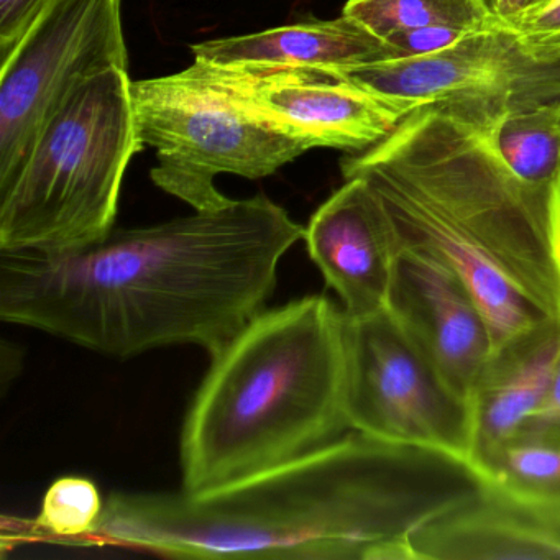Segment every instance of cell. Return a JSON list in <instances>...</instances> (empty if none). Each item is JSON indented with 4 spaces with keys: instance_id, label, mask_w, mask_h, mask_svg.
<instances>
[{
    "instance_id": "d4e9b609",
    "label": "cell",
    "mask_w": 560,
    "mask_h": 560,
    "mask_svg": "<svg viewBox=\"0 0 560 560\" xmlns=\"http://www.w3.org/2000/svg\"><path fill=\"white\" fill-rule=\"evenodd\" d=\"M547 2H549V0H534L533 8H530L529 11H533V9L540 8V5L547 4ZM529 11H527V12H529ZM524 14H526V12H524ZM520 18H521V15H520Z\"/></svg>"
},
{
    "instance_id": "7402d4cb",
    "label": "cell",
    "mask_w": 560,
    "mask_h": 560,
    "mask_svg": "<svg viewBox=\"0 0 560 560\" xmlns=\"http://www.w3.org/2000/svg\"><path fill=\"white\" fill-rule=\"evenodd\" d=\"M524 429L560 432V352L557 355L552 375H550L546 396H544L536 415ZM524 429H521V431H524Z\"/></svg>"
},
{
    "instance_id": "30bf717a",
    "label": "cell",
    "mask_w": 560,
    "mask_h": 560,
    "mask_svg": "<svg viewBox=\"0 0 560 560\" xmlns=\"http://www.w3.org/2000/svg\"><path fill=\"white\" fill-rule=\"evenodd\" d=\"M195 63L244 109L306 150L365 152L405 119L369 91L326 71Z\"/></svg>"
},
{
    "instance_id": "52a82bcc",
    "label": "cell",
    "mask_w": 560,
    "mask_h": 560,
    "mask_svg": "<svg viewBox=\"0 0 560 560\" xmlns=\"http://www.w3.org/2000/svg\"><path fill=\"white\" fill-rule=\"evenodd\" d=\"M332 74L405 117L434 107L485 133L504 114L560 100V37L497 24L434 54Z\"/></svg>"
},
{
    "instance_id": "ac0fdd59",
    "label": "cell",
    "mask_w": 560,
    "mask_h": 560,
    "mask_svg": "<svg viewBox=\"0 0 560 560\" xmlns=\"http://www.w3.org/2000/svg\"><path fill=\"white\" fill-rule=\"evenodd\" d=\"M342 14L385 42L418 28L474 32L503 24L488 11L483 0H347Z\"/></svg>"
},
{
    "instance_id": "9a60e30c",
    "label": "cell",
    "mask_w": 560,
    "mask_h": 560,
    "mask_svg": "<svg viewBox=\"0 0 560 560\" xmlns=\"http://www.w3.org/2000/svg\"><path fill=\"white\" fill-rule=\"evenodd\" d=\"M195 61L215 67L352 70L402 58L401 51L342 14L334 21H310L260 34L219 38L192 45Z\"/></svg>"
},
{
    "instance_id": "4fadbf2b",
    "label": "cell",
    "mask_w": 560,
    "mask_h": 560,
    "mask_svg": "<svg viewBox=\"0 0 560 560\" xmlns=\"http://www.w3.org/2000/svg\"><path fill=\"white\" fill-rule=\"evenodd\" d=\"M412 560L560 559V520L487 487L425 521Z\"/></svg>"
},
{
    "instance_id": "cb8c5ba5",
    "label": "cell",
    "mask_w": 560,
    "mask_h": 560,
    "mask_svg": "<svg viewBox=\"0 0 560 560\" xmlns=\"http://www.w3.org/2000/svg\"><path fill=\"white\" fill-rule=\"evenodd\" d=\"M483 4L498 21L510 25L533 8L534 0H483Z\"/></svg>"
},
{
    "instance_id": "d6986e66",
    "label": "cell",
    "mask_w": 560,
    "mask_h": 560,
    "mask_svg": "<svg viewBox=\"0 0 560 560\" xmlns=\"http://www.w3.org/2000/svg\"><path fill=\"white\" fill-rule=\"evenodd\" d=\"M103 511V498L90 478H58L45 493L34 527L50 539L80 544L93 533Z\"/></svg>"
},
{
    "instance_id": "603a6c76",
    "label": "cell",
    "mask_w": 560,
    "mask_h": 560,
    "mask_svg": "<svg viewBox=\"0 0 560 560\" xmlns=\"http://www.w3.org/2000/svg\"><path fill=\"white\" fill-rule=\"evenodd\" d=\"M510 25L529 34L560 37V0H549L547 4L526 12Z\"/></svg>"
},
{
    "instance_id": "277c9868",
    "label": "cell",
    "mask_w": 560,
    "mask_h": 560,
    "mask_svg": "<svg viewBox=\"0 0 560 560\" xmlns=\"http://www.w3.org/2000/svg\"><path fill=\"white\" fill-rule=\"evenodd\" d=\"M346 314L324 296L261 311L218 355L182 435L183 491L206 493L346 435Z\"/></svg>"
},
{
    "instance_id": "ba28073f",
    "label": "cell",
    "mask_w": 560,
    "mask_h": 560,
    "mask_svg": "<svg viewBox=\"0 0 560 560\" xmlns=\"http://www.w3.org/2000/svg\"><path fill=\"white\" fill-rule=\"evenodd\" d=\"M343 353V402L352 431L470 462V401L386 307L369 316L346 314Z\"/></svg>"
},
{
    "instance_id": "2e32d148",
    "label": "cell",
    "mask_w": 560,
    "mask_h": 560,
    "mask_svg": "<svg viewBox=\"0 0 560 560\" xmlns=\"http://www.w3.org/2000/svg\"><path fill=\"white\" fill-rule=\"evenodd\" d=\"M474 467L490 487L560 520V432L524 429Z\"/></svg>"
},
{
    "instance_id": "7a4b0ae2",
    "label": "cell",
    "mask_w": 560,
    "mask_h": 560,
    "mask_svg": "<svg viewBox=\"0 0 560 560\" xmlns=\"http://www.w3.org/2000/svg\"><path fill=\"white\" fill-rule=\"evenodd\" d=\"M487 487L465 458L352 431L206 493H114L84 542L195 559L412 560V533Z\"/></svg>"
},
{
    "instance_id": "ffe728a7",
    "label": "cell",
    "mask_w": 560,
    "mask_h": 560,
    "mask_svg": "<svg viewBox=\"0 0 560 560\" xmlns=\"http://www.w3.org/2000/svg\"><path fill=\"white\" fill-rule=\"evenodd\" d=\"M54 0H0V61H4L40 21Z\"/></svg>"
},
{
    "instance_id": "8fae6325",
    "label": "cell",
    "mask_w": 560,
    "mask_h": 560,
    "mask_svg": "<svg viewBox=\"0 0 560 560\" xmlns=\"http://www.w3.org/2000/svg\"><path fill=\"white\" fill-rule=\"evenodd\" d=\"M386 310L470 401L497 340L467 284L438 261L399 248Z\"/></svg>"
},
{
    "instance_id": "e0dca14e",
    "label": "cell",
    "mask_w": 560,
    "mask_h": 560,
    "mask_svg": "<svg viewBox=\"0 0 560 560\" xmlns=\"http://www.w3.org/2000/svg\"><path fill=\"white\" fill-rule=\"evenodd\" d=\"M483 136L527 185H560V100L504 114Z\"/></svg>"
},
{
    "instance_id": "7c38bea8",
    "label": "cell",
    "mask_w": 560,
    "mask_h": 560,
    "mask_svg": "<svg viewBox=\"0 0 560 560\" xmlns=\"http://www.w3.org/2000/svg\"><path fill=\"white\" fill-rule=\"evenodd\" d=\"M304 241L347 316L385 310L399 244L385 206L362 178H347L314 212Z\"/></svg>"
},
{
    "instance_id": "6da1fadb",
    "label": "cell",
    "mask_w": 560,
    "mask_h": 560,
    "mask_svg": "<svg viewBox=\"0 0 560 560\" xmlns=\"http://www.w3.org/2000/svg\"><path fill=\"white\" fill-rule=\"evenodd\" d=\"M306 228L267 196L65 252H0V317L103 355L191 343L214 357L264 311Z\"/></svg>"
},
{
    "instance_id": "9c48e42d",
    "label": "cell",
    "mask_w": 560,
    "mask_h": 560,
    "mask_svg": "<svg viewBox=\"0 0 560 560\" xmlns=\"http://www.w3.org/2000/svg\"><path fill=\"white\" fill-rule=\"evenodd\" d=\"M110 68L129 70L122 0H54L0 61V195L71 91Z\"/></svg>"
},
{
    "instance_id": "44dd1931",
    "label": "cell",
    "mask_w": 560,
    "mask_h": 560,
    "mask_svg": "<svg viewBox=\"0 0 560 560\" xmlns=\"http://www.w3.org/2000/svg\"><path fill=\"white\" fill-rule=\"evenodd\" d=\"M468 32L452 27H425L418 31L402 32L389 38L388 44L398 48L402 58L422 57L451 47Z\"/></svg>"
},
{
    "instance_id": "3957f363",
    "label": "cell",
    "mask_w": 560,
    "mask_h": 560,
    "mask_svg": "<svg viewBox=\"0 0 560 560\" xmlns=\"http://www.w3.org/2000/svg\"><path fill=\"white\" fill-rule=\"evenodd\" d=\"M378 196L399 248L474 293L498 343L560 319V185L524 183L480 130L434 107L340 163Z\"/></svg>"
},
{
    "instance_id": "5b68a950",
    "label": "cell",
    "mask_w": 560,
    "mask_h": 560,
    "mask_svg": "<svg viewBox=\"0 0 560 560\" xmlns=\"http://www.w3.org/2000/svg\"><path fill=\"white\" fill-rule=\"evenodd\" d=\"M143 149L129 70L83 81L0 195V252H65L113 231L127 166Z\"/></svg>"
},
{
    "instance_id": "5bb4252c",
    "label": "cell",
    "mask_w": 560,
    "mask_h": 560,
    "mask_svg": "<svg viewBox=\"0 0 560 560\" xmlns=\"http://www.w3.org/2000/svg\"><path fill=\"white\" fill-rule=\"evenodd\" d=\"M560 352V319L514 334L494 347L470 393L471 465L534 418Z\"/></svg>"
},
{
    "instance_id": "8992f818",
    "label": "cell",
    "mask_w": 560,
    "mask_h": 560,
    "mask_svg": "<svg viewBox=\"0 0 560 560\" xmlns=\"http://www.w3.org/2000/svg\"><path fill=\"white\" fill-rule=\"evenodd\" d=\"M137 132L152 147L160 189L195 211L231 199L215 188L219 175L267 178L307 150L241 106L198 65L172 77L132 81Z\"/></svg>"
}]
</instances>
